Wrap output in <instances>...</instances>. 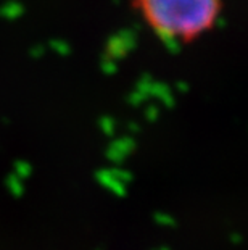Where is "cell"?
Wrapping results in <instances>:
<instances>
[{
    "label": "cell",
    "mask_w": 248,
    "mask_h": 250,
    "mask_svg": "<svg viewBox=\"0 0 248 250\" xmlns=\"http://www.w3.org/2000/svg\"><path fill=\"white\" fill-rule=\"evenodd\" d=\"M133 5L158 36L181 44L213 29L223 12V0H133Z\"/></svg>",
    "instance_id": "6da1fadb"
}]
</instances>
